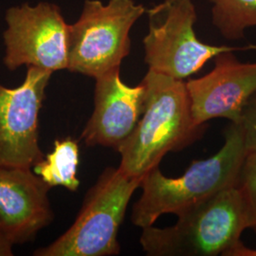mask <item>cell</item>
Masks as SVG:
<instances>
[{
    "instance_id": "11",
    "label": "cell",
    "mask_w": 256,
    "mask_h": 256,
    "mask_svg": "<svg viewBox=\"0 0 256 256\" xmlns=\"http://www.w3.org/2000/svg\"><path fill=\"white\" fill-rule=\"evenodd\" d=\"M50 188L30 168L0 167V230L14 245L30 241L52 221Z\"/></svg>"
},
{
    "instance_id": "3",
    "label": "cell",
    "mask_w": 256,
    "mask_h": 256,
    "mask_svg": "<svg viewBox=\"0 0 256 256\" xmlns=\"http://www.w3.org/2000/svg\"><path fill=\"white\" fill-rule=\"evenodd\" d=\"M248 229L238 187L212 196L178 216L170 227L142 229L140 245L151 256H230Z\"/></svg>"
},
{
    "instance_id": "18",
    "label": "cell",
    "mask_w": 256,
    "mask_h": 256,
    "mask_svg": "<svg viewBox=\"0 0 256 256\" xmlns=\"http://www.w3.org/2000/svg\"><path fill=\"white\" fill-rule=\"evenodd\" d=\"M250 48H256V46H250Z\"/></svg>"
},
{
    "instance_id": "14",
    "label": "cell",
    "mask_w": 256,
    "mask_h": 256,
    "mask_svg": "<svg viewBox=\"0 0 256 256\" xmlns=\"http://www.w3.org/2000/svg\"><path fill=\"white\" fill-rule=\"evenodd\" d=\"M236 187L246 212L248 229L256 232V153H248L246 156Z\"/></svg>"
},
{
    "instance_id": "2",
    "label": "cell",
    "mask_w": 256,
    "mask_h": 256,
    "mask_svg": "<svg viewBox=\"0 0 256 256\" xmlns=\"http://www.w3.org/2000/svg\"><path fill=\"white\" fill-rule=\"evenodd\" d=\"M247 154L241 128L230 122L220 151L209 158L194 160L182 176H166L156 166L142 180V194L133 205V224L142 229L153 226L165 214L178 216L221 191L236 187Z\"/></svg>"
},
{
    "instance_id": "6",
    "label": "cell",
    "mask_w": 256,
    "mask_h": 256,
    "mask_svg": "<svg viewBox=\"0 0 256 256\" xmlns=\"http://www.w3.org/2000/svg\"><path fill=\"white\" fill-rule=\"evenodd\" d=\"M146 14L144 62L156 72L184 80L216 56L238 50L205 44L198 38L194 28L198 16L192 0H164L146 10Z\"/></svg>"
},
{
    "instance_id": "1",
    "label": "cell",
    "mask_w": 256,
    "mask_h": 256,
    "mask_svg": "<svg viewBox=\"0 0 256 256\" xmlns=\"http://www.w3.org/2000/svg\"><path fill=\"white\" fill-rule=\"evenodd\" d=\"M144 110L136 128L119 147V168L124 174L144 178L167 153L198 140L206 126L192 119L187 84L183 80L148 70Z\"/></svg>"
},
{
    "instance_id": "7",
    "label": "cell",
    "mask_w": 256,
    "mask_h": 256,
    "mask_svg": "<svg viewBox=\"0 0 256 256\" xmlns=\"http://www.w3.org/2000/svg\"><path fill=\"white\" fill-rule=\"evenodd\" d=\"M4 64L10 70L21 66L54 74L68 66V27L60 8L48 2L27 3L6 12Z\"/></svg>"
},
{
    "instance_id": "17",
    "label": "cell",
    "mask_w": 256,
    "mask_h": 256,
    "mask_svg": "<svg viewBox=\"0 0 256 256\" xmlns=\"http://www.w3.org/2000/svg\"><path fill=\"white\" fill-rule=\"evenodd\" d=\"M230 256H256V250L246 247L242 242L236 248Z\"/></svg>"
},
{
    "instance_id": "15",
    "label": "cell",
    "mask_w": 256,
    "mask_h": 256,
    "mask_svg": "<svg viewBox=\"0 0 256 256\" xmlns=\"http://www.w3.org/2000/svg\"><path fill=\"white\" fill-rule=\"evenodd\" d=\"M238 124L248 153H256V90L245 104Z\"/></svg>"
},
{
    "instance_id": "16",
    "label": "cell",
    "mask_w": 256,
    "mask_h": 256,
    "mask_svg": "<svg viewBox=\"0 0 256 256\" xmlns=\"http://www.w3.org/2000/svg\"><path fill=\"white\" fill-rule=\"evenodd\" d=\"M14 243L0 230V256H12Z\"/></svg>"
},
{
    "instance_id": "12",
    "label": "cell",
    "mask_w": 256,
    "mask_h": 256,
    "mask_svg": "<svg viewBox=\"0 0 256 256\" xmlns=\"http://www.w3.org/2000/svg\"><path fill=\"white\" fill-rule=\"evenodd\" d=\"M79 146L72 138L56 140L52 152L34 165V172L50 187L62 186L76 192L80 186L77 178Z\"/></svg>"
},
{
    "instance_id": "4",
    "label": "cell",
    "mask_w": 256,
    "mask_h": 256,
    "mask_svg": "<svg viewBox=\"0 0 256 256\" xmlns=\"http://www.w3.org/2000/svg\"><path fill=\"white\" fill-rule=\"evenodd\" d=\"M144 178L106 168L88 192L74 224L37 256H110L120 252L118 232L128 203Z\"/></svg>"
},
{
    "instance_id": "5",
    "label": "cell",
    "mask_w": 256,
    "mask_h": 256,
    "mask_svg": "<svg viewBox=\"0 0 256 256\" xmlns=\"http://www.w3.org/2000/svg\"><path fill=\"white\" fill-rule=\"evenodd\" d=\"M146 12L134 0H86L68 27L66 70L94 79L120 70L131 50L132 27Z\"/></svg>"
},
{
    "instance_id": "8",
    "label": "cell",
    "mask_w": 256,
    "mask_h": 256,
    "mask_svg": "<svg viewBox=\"0 0 256 256\" xmlns=\"http://www.w3.org/2000/svg\"><path fill=\"white\" fill-rule=\"evenodd\" d=\"M52 75L28 66L18 88L0 84V167L32 168L44 158L38 142V118Z\"/></svg>"
},
{
    "instance_id": "10",
    "label": "cell",
    "mask_w": 256,
    "mask_h": 256,
    "mask_svg": "<svg viewBox=\"0 0 256 256\" xmlns=\"http://www.w3.org/2000/svg\"><path fill=\"white\" fill-rule=\"evenodd\" d=\"M94 110L82 133L88 146L111 147L118 151L136 128L144 110V86L122 82L120 70L95 79Z\"/></svg>"
},
{
    "instance_id": "13",
    "label": "cell",
    "mask_w": 256,
    "mask_h": 256,
    "mask_svg": "<svg viewBox=\"0 0 256 256\" xmlns=\"http://www.w3.org/2000/svg\"><path fill=\"white\" fill-rule=\"evenodd\" d=\"M212 21L229 40H240L246 30L256 27V0H210Z\"/></svg>"
},
{
    "instance_id": "9",
    "label": "cell",
    "mask_w": 256,
    "mask_h": 256,
    "mask_svg": "<svg viewBox=\"0 0 256 256\" xmlns=\"http://www.w3.org/2000/svg\"><path fill=\"white\" fill-rule=\"evenodd\" d=\"M186 84L196 124L216 118L238 124L245 104L256 90V63H243L232 52H223L214 57L209 74Z\"/></svg>"
}]
</instances>
